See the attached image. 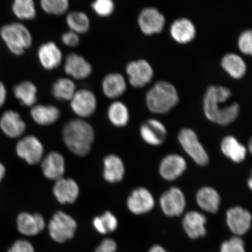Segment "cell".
<instances>
[{
    "label": "cell",
    "mask_w": 252,
    "mask_h": 252,
    "mask_svg": "<svg viewBox=\"0 0 252 252\" xmlns=\"http://www.w3.org/2000/svg\"><path fill=\"white\" fill-rule=\"evenodd\" d=\"M16 151L18 157L30 165H35L42 159L44 149L41 142L33 135L25 137L18 142Z\"/></svg>",
    "instance_id": "cell-8"
},
{
    "label": "cell",
    "mask_w": 252,
    "mask_h": 252,
    "mask_svg": "<svg viewBox=\"0 0 252 252\" xmlns=\"http://www.w3.org/2000/svg\"><path fill=\"white\" fill-rule=\"evenodd\" d=\"M94 136L92 126L83 120H72L66 124L63 130L65 146L78 156L84 157L90 153Z\"/></svg>",
    "instance_id": "cell-2"
},
{
    "label": "cell",
    "mask_w": 252,
    "mask_h": 252,
    "mask_svg": "<svg viewBox=\"0 0 252 252\" xmlns=\"http://www.w3.org/2000/svg\"><path fill=\"white\" fill-rule=\"evenodd\" d=\"M12 11L15 17L21 20H34L37 14L34 0H14Z\"/></svg>",
    "instance_id": "cell-33"
},
{
    "label": "cell",
    "mask_w": 252,
    "mask_h": 252,
    "mask_svg": "<svg viewBox=\"0 0 252 252\" xmlns=\"http://www.w3.org/2000/svg\"><path fill=\"white\" fill-rule=\"evenodd\" d=\"M220 150L223 155L236 163L243 162L247 157L246 147L231 135L223 138L220 143Z\"/></svg>",
    "instance_id": "cell-27"
},
{
    "label": "cell",
    "mask_w": 252,
    "mask_h": 252,
    "mask_svg": "<svg viewBox=\"0 0 252 252\" xmlns=\"http://www.w3.org/2000/svg\"><path fill=\"white\" fill-rule=\"evenodd\" d=\"M40 5L46 14L61 16L68 10L70 1L69 0H40Z\"/></svg>",
    "instance_id": "cell-36"
},
{
    "label": "cell",
    "mask_w": 252,
    "mask_h": 252,
    "mask_svg": "<svg viewBox=\"0 0 252 252\" xmlns=\"http://www.w3.org/2000/svg\"><path fill=\"white\" fill-rule=\"evenodd\" d=\"M159 203L166 216L174 217L180 216L184 212L187 201L181 189L172 187L161 195Z\"/></svg>",
    "instance_id": "cell-7"
},
{
    "label": "cell",
    "mask_w": 252,
    "mask_h": 252,
    "mask_svg": "<svg viewBox=\"0 0 252 252\" xmlns=\"http://www.w3.org/2000/svg\"><path fill=\"white\" fill-rule=\"evenodd\" d=\"M248 185L249 188H250V189H251V190H252V177H251L250 179H249V180L248 181Z\"/></svg>",
    "instance_id": "cell-46"
},
{
    "label": "cell",
    "mask_w": 252,
    "mask_h": 252,
    "mask_svg": "<svg viewBox=\"0 0 252 252\" xmlns=\"http://www.w3.org/2000/svg\"><path fill=\"white\" fill-rule=\"evenodd\" d=\"M66 23L70 31L80 35L88 32L90 28L89 17L84 12L74 11L70 12L66 17Z\"/></svg>",
    "instance_id": "cell-31"
},
{
    "label": "cell",
    "mask_w": 252,
    "mask_h": 252,
    "mask_svg": "<svg viewBox=\"0 0 252 252\" xmlns=\"http://www.w3.org/2000/svg\"><path fill=\"white\" fill-rule=\"evenodd\" d=\"M226 223L231 231L236 236L244 235L250 229L251 214L240 206L232 207L226 213Z\"/></svg>",
    "instance_id": "cell-10"
},
{
    "label": "cell",
    "mask_w": 252,
    "mask_h": 252,
    "mask_svg": "<svg viewBox=\"0 0 252 252\" xmlns=\"http://www.w3.org/2000/svg\"><path fill=\"white\" fill-rule=\"evenodd\" d=\"M96 104L94 93L87 89L77 91L70 100L72 111L81 118L92 116L95 111Z\"/></svg>",
    "instance_id": "cell-11"
},
{
    "label": "cell",
    "mask_w": 252,
    "mask_h": 252,
    "mask_svg": "<svg viewBox=\"0 0 252 252\" xmlns=\"http://www.w3.org/2000/svg\"><path fill=\"white\" fill-rule=\"evenodd\" d=\"M64 70L68 76L75 80H84L92 74L93 68L83 56L70 53L66 57Z\"/></svg>",
    "instance_id": "cell-15"
},
{
    "label": "cell",
    "mask_w": 252,
    "mask_h": 252,
    "mask_svg": "<svg viewBox=\"0 0 252 252\" xmlns=\"http://www.w3.org/2000/svg\"><path fill=\"white\" fill-rule=\"evenodd\" d=\"M102 87L104 94L110 99L122 96L127 89L125 78L118 72L107 74L103 79Z\"/></svg>",
    "instance_id": "cell-25"
},
{
    "label": "cell",
    "mask_w": 252,
    "mask_h": 252,
    "mask_svg": "<svg viewBox=\"0 0 252 252\" xmlns=\"http://www.w3.org/2000/svg\"><path fill=\"white\" fill-rule=\"evenodd\" d=\"M0 128L8 137L15 138L24 133L26 125L18 113L9 110L3 113L0 119Z\"/></svg>",
    "instance_id": "cell-20"
},
{
    "label": "cell",
    "mask_w": 252,
    "mask_h": 252,
    "mask_svg": "<svg viewBox=\"0 0 252 252\" xmlns=\"http://www.w3.org/2000/svg\"><path fill=\"white\" fill-rule=\"evenodd\" d=\"M196 201L200 209L209 213L218 212L220 203V197L215 189L204 187L198 190L196 194Z\"/></svg>",
    "instance_id": "cell-24"
},
{
    "label": "cell",
    "mask_w": 252,
    "mask_h": 252,
    "mask_svg": "<svg viewBox=\"0 0 252 252\" xmlns=\"http://www.w3.org/2000/svg\"><path fill=\"white\" fill-rule=\"evenodd\" d=\"M37 58L44 69L53 70L61 64L63 53L55 42H48L40 46L37 51Z\"/></svg>",
    "instance_id": "cell-17"
},
{
    "label": "cell",
    "mask_w": 252,
    "mask_h": 252,
    "mask_svg": "<svg viewBox=\"0 0 252 252\" xmlns=\"http://www.w3.org/2000/svg\"><path fill=\"white\" fill-rule=\"evenodd\" d=\"M18 231L28 236L38 234L45 226L43 217L39 214L33 215L27 213L19 214L17 218Z\"/></svg>",
    "instance_id": "cell-22"
},
{
    "label": "cell",
    "mask_w": 252,
    "mask_h": 252,
    "mask_svg": "<svg viewBox=\"0 0 252 252\" xmlns=\"http://www.w3.org/2000/svg\"><path fill=\"white\" fill-rule=\"evenodd\" d=\"M53 191L57 199L62 204L75 202L80 193L77 182L69 178H62L56 181Z\"/></svg>",
    "instance_id": "cell-19"
},
{
    "label": "cell",
    "mask_w": 252,
    "mask_h": 252,
    "mask_svg": "<svg viewBox=\"0 0 252 252\" xmlns=\"http://www.w3.org/2000/svg\"><path fill=\"white\" fill-rule=\"evenodd\" d=\"M0 36L9 51L16 56L23 55L32 45L31 32L20 23L4 25L0 30Z\"/></svg>",
    "instance_id": "cell-4"
},
{
    "label": "cell",
    "mask_w": 252,
    "mask_h": 252,
    "mask_svg": "<svg viewBox=\"0 0 252 252\" xmlns=\"http://www.w3.org/2000/svg\"><path fill=\"white\" fill-rule=\"evenodd\" d=\"M178 137L183 149L195 163L201 166L209 164V155L193 130L189 128H182Z\"/></svg>",
    "instance_id": "cell-5"
},
{
    "label": "cell",
    "mask_w": 252,
    "mask_h": 252,
    "mask_svg": "<svg viewBox=\"0 0 252 252\" xmlns=\"http://www.w3.org/2000/svg\"><path fill=\"white\" fill-rule=\"evenodd\" d=\"M7 252H34V249L29 242L18 240L15 242Z\"/></svg>",
    "instance_id": "cell-41"
},
{
    "label": "cell",
    "mask_w": 252,
    "mask_h": 252,
    "mask_svg": "<svg viewBox=\"0 0 252 252\" xmlns=\"http://www.w3.org/2000/svg\"><path fill=\"white\" fill-rule=\"evenodd\" d=\"M37 88L30 81H24L15 86L14 94L24 106L32 107L37 101Z\"/></svg>",
    "instance_id": "cell-30"
},
{
    "label": "cell",
    "mask_w": 252,
    "mask_h": 252,
    "mask_svg": "<svg viewBox=\"0 0 252 252\" xmlns=\"http://www.w3.org/2000/svg\"><path fill=\"white\" fill-rule=\"evenodd\" d=\"M206 223L207 219L204 214L191 211L185 214L183 220V227L189 238L196 239L206 235Z\"/></svg>",
    "instance_id": "cell-18"
},
{
    "label": "cell",
    "mask_w": 252,
    "mask_h": 252,
    "mask_svg": "<svg viewBox=\"0 0 252 252\" xmlns=\"http://www.w3.org/2000/svg\"><path fill=\"white\" fill-rule=\"evenodd\" d=\"M149 252H169L165 250V249L159 245H154L151 248Z\"/></svg>",
    "instance_id": "cell-44"
},
{
    "label": "cell",
    "mask_w": 252,
    "mask_h": 252,
    "mask_svg": "<svg viewBox=\"0 0 252 252\" xmlns=\"http://www.w3.org/2000/svg\"><path fill=\"white\" fill-rule=\"evenodd\" d=\"M32 118L36 124L46 126L54 124L60 118L61 112L52 105H34L31 110Z\"/></svg>",
    "instance_id": "cell-28"
},
{
    "label": "cell",
    "mask_w": 252,
    "mask_h": 252,
    "mask_svg": "<svg viewBox=\"0 0 252 252\" xmlns=\"http://www.w3.org/2000/svg\"><path fill=\"white\" fill-rule=\"evenodd\" d=\"M170 33L176 42L187 44L194 39L196 29L193 23L189 19L181 18L173 22Z\"/></svg>",
    "instance_id": "cell-23"
},
{
    "label": "cell",
    "mask_w": 252,
    "mask_h": 252,
    "mask_svg": "<svg viewBox=\"0 0 252 252\" xmlns=\"http://www.w3.org/2000/svg\"><path fill=\"white\" fill-rule=\"evenodd\" d=\"M76 228L75 220L68 214L62 212L55 214L49 223L50 236L59 243L70 240L73 237Z\"/></svg>",
    "instance_id": "cell-6"
},
{
    "label": "cell",
    "mask_w": 252,
    "mask_h": 252,
    "mask_svg": "<svg viewBox=\"0 0 252 252\" xmlns=\"http://www.w3.org/2000/svg\"><path fill=\"white\" fill-rule=\"evenodd\" d=\"M129 83L134 88H141L150 83L154 71L150 63L145 60L129 63L126 67Z\"/></svg>",
    "instance_id": "cell-9"
},
{
    "label": "cell",
    "mask_w": 252,
    "mask_h": 252,
    "mask_svg": "<svg viewBox=\"0 0 252 252\" xmlns=\"http://www.w3.org/2000/svg\"><path fill=\"white\" fill-rule=\"evenodd\" d=\"M231 95V90L225 87L212 86L207 88L203 98V109L210 121L225 126L236 121L240 112L239 104L225 105Z\"/></svg>",
    "instance_id": "cell-1"
},
{
    "label": "cell",
    "mask_w": 252,
    "mask_h": 252,
    "mask_svg": "<svg viewBox=\"0 0 252 252\" xmlns=\"http://www.w3.org/2000/svg\"><path fill=\"white\" fill-rule=\"evenodd\" d=\"M127 207L131 213L136 215L151 212L155 206V200L152 194L146 188L134 189L127 201Z\"/></svg>",
    "instance_id": "cell-13"
},
{
    "label": "cell",
    "mask_w": 252,
    "mask_h": 252,
    "mask_svg": "<svg viewBox=\"0 0 252 252\" xmlns=\"http://www.w3.org/2000/svg\"><path fill=\"white\" fill-rule=\"evenodd\" d=\"M221 66L230 77L236 80L243 77L247 72V65L243 59L234 53H229L223 56Z\"/></svg>",
    "instance_id": "cell-29"
},
{
    "label": "cell",
    "mask_w": 252,
    "mask_h": 252,
    "mask_svg": "<svg viewBox=\"0 0 252 252\" xmlns=\"http://www.w3.org/2000/svg\"><path fill=\"white\" fill-rule=\"evenodd\" d=\"M138 24L143 33L147 35L159 33L164 28V16L156 8L149 7L143 9L138 18Z\"/></svg>",
    "instance_id": "cell-12"
},
{
    "label": "cell",
    "mask_w": 252,
    "mask_h": 252,
    "mask_svg": "<svg viewBox=\"0 0 252 252\" xmlns=\"http://www.w3.org/2000/svg\"><path fill=\"white\" fill-rule=\"evenodd\" d=\"M94 225L100 234H108L118 228V220L113 214L106 212L102 216L94 219Z\"/></svg>",
    "instance_id": "cell-35"
},
{
    "label": "cell",
    "mask_w": 252,
    "mask_h": 252,
    "mask_svg": "<svg viewBox=\"0 0 252 252\" xmlns=\"http://www.w3.org/2000/svg\"><path fill=\"white\" fill-rule=\"evenodd\" d=\"M62 41L66 46L75 47L80 43V38L78 34L71 31H68L62 34Z\"/></svg>",
    "instance_id": "cell-40"
},
{
    "label": "cell",
    "mask_w": 252,
    "mask_h": 252,
    "mask_svg": "<svg viewBox=\"0 0 252 252\" xmlns=\"http://www.w3.org/2000/svg\"><path fill=\"white\" fill-rule=\"evenodd\" d=\"M42 170L44 176L50 180L58 181L65 172V160L61 154L51 152L43 159Z\"/></svg>",
    "instance_id": "cell-21"
},
{
    "label": "cell",
    "mask_w": 252,
    "mask_h": 252,
    "mask_svg": "<svg viewBox=\"0 0 252 252\" xmlns=\"http://www.w3.org/2000/svg\"><path fill=\"white\" fill-rule=\"evenodd\" d=\"M76 91L74 82L68 78L58 79L53 84L52 90L55 98L63 100H70Z\"/></svg>",
    "instance_id": "cell-32"
},
{
    "label": "cell",
    "mask_w": 252,
    "mask_h": 252,
    "mask_svg": "<svg viewBox=\"0 0 252 252\" xmlns=\"http://www.w3.org/2000/svg\"><path fill=\"white\" fill-rule=\"evenodd\" d=\"M91 7L94 13L99 17L106 18L113 13L115 4L113 0H94Z\"/></svg>",
    "instance_id": "cell-37"
},
{
    "label": "cell",
    "mask_w": 252,
    "mask_h": 252,
    "mask_svg": "<svg viewBox=\"0 0 252 252\" xmlns=\"http://www.w3.org/2000/svg\"><path fill=\"white\" fill-rule=\"evenodd\" d=\"M252 140L251 139L250 141V143H249V150H250V153H252Z\"/></svg>",
    "instance_id": "cell-47"
},
{
    "label": "cell",
    "mask_w": 252,
    "mask_h": 252,
    "mask_svg": "<svg viewBox=\"0 0 252 252\" xmlns=\"http://www.w3.org/2000/svg\"><path fill=\"white\" fill-rule=\"evenodd\" d=\"M187 169V163L184 158L178 154H171L161 160L159 173L166 181H172L181 176Z\"/></svg>",
    "instance_id": "cell-14"
},
{
    "label": "cell",
    "mask_w": 252,
    "mask_h": 252,
    "mask_svg": "<svg viewBox=\"0 0 252 252\" xmlns=\"http://www.w3.org/2000/svg\"><path fill=\"white\" fill-rule=\"evenodd\" d=\"M179 100L176 88L166 81L157 82L146 95L147 108L156 114H166L177 105Z\"/></svg>",
    "instance_id": "cell-3"
},
{
    "label": "cell",
    "mask_w": 252,
    "mask_h": 252,
    "mask_svg": "<svg viewBox=\"0 0 252 252\" xmlns=\"http://www.w3.org/2000/svg\"><path fill=\"white\" fill-rule=\"evenodd\" d=\"M140 132L143 140L154 146L162 145L167 137L165 126L156 119L147 120L141 125Z\"/></svg>",
    "instance_id": "cell-16"
},
{
    "label": "cell",
    "mask_w": 252,
    "mask_h": 252,
    "mask_svg": "<svg viewBox=\"0 0 252 252\" xmlns=\"http://www.w3.org/2000/svg\"><path fill=\"white\" fill-rule=\"evenodd\" d=\"M108 118L110 122L117 127H124L127 124L129 119L128 110L125 104L116 101L110 105Z\"/></svg>",
    "instance_id": "cell-34"
},
{
    "label": "cell",
    "mask_w": 252,
    "mask_h": 252,
    "mask_svg": "<svg viewBox=\"0 0 252 252\" xmlns=\"http://www.w3.org/2000/svg\"><path fill=\"white\" fill-rule=\"evenodd\" d=\"M103 177L111 184L122 181L125 173L124 162L120 158L115 155H109L103 160Z\"/></svg>",
    "instance_id": "cell-26"
},
{
    "label": "cell",
    "mask_w": 252,
    "mask_h": 252,
    "mask_svg": "<svg viewBox=\"0 0 252 252\" xmlns=\"http://www.w3.org/2000/svg\"><path fill=\"white\" fill-rule=\"evenodd\" d=\"M6 169L4 165L0 162V182H1L5 175Z\"/></svg>",
    "instance_id": "cell-45"
},
{
    "label": "cell",
    "mask_w": 252,
    "mask_h": 252,
    "mask_svg": "<svg viewBox=\"0 0 252 252\" xmlns=\"http://www.w3.org/2000/svg\"><path fill=\"white\" fill-rule=\"evenodd\" d=\"M238 47L240 51L246 55H251L252 53V32L250 30L243 32L239 37Z\"/></svg>",
    "instance_id": "cell-39"
},
{
    "label": "cell",
    "mask_w": 252,
    "mask_h": 252,
    "mask_svg": "<svg viewBox=\"0 0 252 252\" xmlns=\"http://www.w3.org/2000/svg\"><path fill=\"white\" fill-rule=\"evenodd\" d=\"M220 252H246L244 242L239 236H235L223 242Z\"/></svg>",
    "instance_id": "cell-38"
},
{
    "label": "cell",
    "mask_w": 252,
    "mask_h": 252,
    "mask_svg": "<svg viewBox=\"0 0 252 252\" xmlns=\"http://www.w3.org/2000/svg\"><path fill=\"white\" fill-rule=\"evenodd\" d=\"M7 90L4 84L0 81V108L4 105L5 102L6 97H7Z\"/></svg>",
    "instance_id": "cell-43"
},
{
    "label": "cell",
    "mask_w": 252,
    "mask_h": 252,
    "mask_svg": "<svg viewBox=\"0 0 252 252\" xmlns=\"http://www.w3.org/2000/svg\"><path fill=\"white\" fill-rule=\"evenodd\" d=\"M117 250V245L111 239H105L102 242L94 252H115Z\"/></svg>",
    "instance_id": "cell-42"
}]
</instances>
